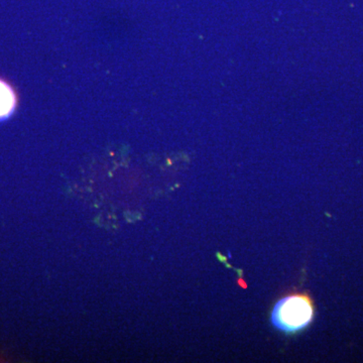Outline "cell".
I'll return each mask as SVG.
<instances>
[{
    "instance_id": "cell-1",
    "label": "cell",
    "mask_w": 363,
    "mask_h": 363,
    "mask_svg": "<svg viewBox=\"0 0 363 363\" xmlns=\"http://www.w3.org/2000/svg\"><path fill=\"white\" fill-rule=\"evenodd\" d=\"M314 318V303L307 294H292L279 300L272 313L276 328L296 333L309 326Z\"/></svg>"
},
{
    "instance_id": "cell-2",
    "label": "cell",
    "mask_w": 363,
    "mask_h": 363,
    "mask_svg": "<svg viewBox=\"0 0 363 363\" xmlns=\"http://www.w3.org/2000/svg\"><path fill=\"white\" fill-rule=\"evenodd\" d=\"M16 94L11 86L0 80V121L13 114L16 108Z\"/></svg>"
}]
</instances>
